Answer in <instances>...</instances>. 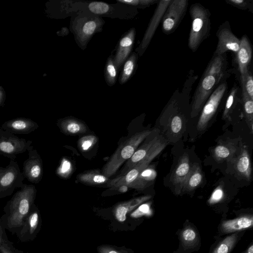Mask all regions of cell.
Segmentation results:
<instances>
[{
	"mask_svg": "<svg viewBox=\"0 0 253 253\" xmlns=\"http://www.w3.org/2000/svg\"><path fill=\"white\" fill-rule=\"evenodd\" d=\"M197 78L194 71L190 70L182 89L175 90L160 115V127L167 141H177L185 130L191 111L190 94Z\"/></svg>",
	"mask_w": 253,
	"mask_h": 253,
	"instance_id": "obj_1",
	"label": "cell"
},
{
	"mask_svg": "<svg viewBox=\"0 0 253 253\" xmlns=\"http://www.w3.org/2000/svg\"><path fill=\"white\" fill-rule=\"evenodd\" d=\"M231 72V70L228 67L226 53L213 54L192 98L191 118H195L200 113L211 94L220 84L227 80Z\"/></svg>",
	"mask_w": 253,
	"mask_h": 253,
	"instance_id": "obj_2",
	"label": "cell"
},
{
	"mask_svg": "<svg viewBox=\"0 0 253 253\" xmlns=\"http://www.w3.org/2000/svg\"><path fill=\"white\" fill-rule=\"evenodd\" d=\"M37 190L33 185L24 184L8 201L0 217L6 230L17 235L30 212L36 198Z\"/></svg>",
	"mask_w": 253,
	"mask_h": 253,
	"instance_id": "obj_3",
	"label": "cell"
},
{
	"mask_svg": "<svg viewBox=\"0 0 253 253\" xmlns=\"http://www.w3.org/2000/svg\"><path fill=\"white\" fill-rule=\"evenodd\" d=\"M104 23L101 17L82 11L72 15L70 30L78 46L84 50L93 36L102 31Z\"/></svg>",
	"mask_w": 253,
	"mask_h": 253,
	"instance_id": "obj_4",
	"label": "cell"
},
{
	"mask_svg": "<svg viewBox=\"0 0 253 253\" xmlns=\"http://www.w3.org/2000/svg\"><path fill=\"white\" fill-rule=\"evenodd\" d=\"M189 13L192 19L188 45L192 52L198 49L203 42L210 35L211 12L200 3L192 4Z\"/></svg>",
	"mask_w": 253,
	"mask_h": 253,
	"instance_id": "obj_5",
	"label": "cell"
},
{
	"mask_svg": "<svg viewBox=\"0 0 253 253\" xmlns=\"http://www.w3.org/2000/svg\"><path fill=\"white\" fill-rule=\"evenodd\" d=\"M151 132L149 130L138 132L121 144L104 167L102 173L108 178L113 175L125 161L131 158L139 145Z\"/></svg>",
	"mask_w": 253,
	"mask_h": 253,
	"instance_id": "obj_6",
	"label": "cell"
},
{
	"mask_svg": "<svg viewBox=\"0 0 253 253\" xmlns=\"http://www.w3.org/2000/svg\"><path fill=\"white\" fill-rule=\"evenodd\" d=\"M82 11L92 14L111 18L129 19L137 14L136 8L119 3L109 4L102 1H84Z\"/></svg>",
	"mask_w": 253,
	"mask_h": 253,
	"instance_id": "obj_7",
	"label": "cell"
},
{
	"mask_svg": "<svg viewBox=\"0 0 253 253\" xmlns=\"http://www.w3.org/2000/svg\"><path fill=\"white\" fill-rule=\"evenodd\" d=\"M227 93L228 84L225 80L215 89L204 105L197 123L198 130L202 131L207 128Z\"/></svg>",
	"mask_w": 253,
	"mask_h": 253,
	"instance_id": "obj_8",
	"label": "cell"
},
{
	"mask_svg": "<svg viewBox=\"0 0 253 253\" xmlns=\"http://www.w3.org/2000/svg\"><path fill=\"white\" fill-rule=\"evenodd\" d=\"M168 142L165 137L156 135L146 141L137 148L131 158L127 160L123 173L129 170L140 161L146 159H154L166 147Z\"/></svg>",
	"mask_w": 253,
	"mask_h": 253,
	"instance_id": "obj_9",
	"label": "cell"
},
{
	"mask_svg": "<svg viewBox=\"0 0 253 253\" xmlns=\"http://www.w3.org/2000/svg\"><path fill=\"white\" fill-rule=\"evenodd\" d=\"M24 178L17 163L13 160L5 168L0 167V199L11 195L16 188H21Z\"/></svg>",
	"mask_w": 253,
	"mask_h": 253,
	"instance_id": "obj_10",
	"label": "cell"
},
{
	"mask_svg": "<svg viewBox=\"0 0 253 253\" xmlns=\"http://www.w3.org/2000/svg\"><path fill=\"white\" fill-rule=\"evenodd\" d=\"M188 5L187 0H171L161 21L162 30L166 35L173 33L184 17Z\"/></svg>",
	"mask_w": 253,
	"mask_h": 253,
	"instance_id": "obj_11",
	"label": "cell"
},
{
	"mask_svg": "<svg viewBox=\"0 0 253 253\" xmlns=\"http://www.w3.org/2000/svg\"><path fill=\"white\" fill-rule=\"evenodd\" d=\"M171 0H161L157 3L142 41L135 49L138 56H141L147 48Z\"/></svg>",
	"mask_w": 253,
	"mask_h": 253,
	"instance_id": "obj_12",
	"label": "cell"
},
{
	"mask_svg": "<svg viewBox=\"0 0 253 253\" xmlns=\"http://www.w3.org/2000/svg\"><path fill=\"white\" fill-rule=\"evenodd\" d=\"M217 43L213 54L221 55L231 51L236 54L239 49L240 40L232 32L228 21L221 24L216 32Z\"/></svg>",
	"mask_w": 253,
	"mask_h": 253,
	"instance_id": "obj_13",
	"label": "cell"
},
{
	"mask_svg": "<svg viewBox=\"0 0 253 253\" xmlns=\"http://www.w3.org/2000/svg\"><path fill=\"white\" fill-rule=\"evenodd\" d=\"M31 143V141L19 138L7 130L0 129V153L5 156L15 157L28 150Z\"/></svg>",
	"mask_w": 253,
	"mask_h": 253,
	"instance_id": "obj_14",
	"label": "cell"
},
{
	"mask_svg": "<svg viewBox=\"0 0 253 253\" xmlns=\"http://www.w3.org/2000/svg\"><path fill=\"white\" fill-rule=\"evenodd\" d=\"M41 218L39 210L35 204L25 218L19 233L16 235L22 242H32L40 230Z\"/></svg>",
	"mask_w": 253,
	"mask_h": 253,
	"instance_id": "obj_15",
	"label": "cell"
},
{
	"mask_svg": "<svg viewBox=\"0 0 253 253\" xmlns=\"http://www.w3.org/2000/svg\"><path fill=\"white\" fill-rule=\"evenodd\" d=\"M135 36V29L132 28L120 38L118 42L114 56V63L118 71L130 55L133 47Z\"/></svg>",
	"mask_w": 253,
	"mask_h": 253,
	"instance_id": "obj_16",
	"label": "cell"
},
{
	"mask_svg": "<svg viewBox=\"0 0 253 253\" xmlns=\"http://www.w3.org/2000/svg\"><path fill=\"white\" fill-rule=\"evenodd\" d=\"M29 158L24 162L23 175L33 183L40 181L42 173V160L36 150H33L31 146L28 148Z\"/></svg>",
	"mask_w": 253,
	"mask_h": 253,
	"instance_id": "obj_17",
	"label": "cell"
},
{
	"mask_svg": "<svg viewBox=\"0 0 253 253\" xmlns=\"http://www.w3.org/2000/svg\"><path fill=\"white\" fill-rule=\"evenodd\" d=\"M152 160V159H146L140 161L127 171L111 180L108 184V186L113 189H117L122 185L128 187L137 178L141 171L148 167Z\"/></svg>",
	"mask_w": 253,
	"mask_h": 253,
	"instance_id": "obj_18",
	"label": "cell"
},
{
	"mask_svg": "<svg viewBox=\"0 0 253 253\" xmlns=\"http://www.w3.org/2000/svg\"><path fill=\"white\" fill-rule=\"evenodd\" d=\"M191 166L187 153H184L179 159L171 176V181L175 188V192L179 194L182 191L185 182L190 172Z\"/></svg>",
	"mask_w": 253,
	"mask_h": 253,
	"instance_id": "obj_19",
	"label": "cell"
},
{
	"mask_svg": "<svg viewBox=\"0 0 253 253\" xmlns=\"http://www.w3.org/2000/svg\"><path fill=\"white\" fill-rule=\"evenodd\" d=\"M235 55L238 68L241 77L249 70L252 56V46L246 35H244L240 40V48Z\"/></svg>",
	"mask_w": 253,
	"mask_h": 253,
	"instance_id": "obj_20",
	"label": "cell"
},
{
	"mask_svg": "<svg viewBox=\"0 0 253 253\" xmlns=\"http://www.w3.org/2000/svg\"><path fill=\"white\" fill-rule=\"evenodd\" d=\"M253 224V218L252 215H243L223 221L220 229L224 234L235 233L251 228Z\"/></svg>",
	"mask_w": 253,
	"mask_h": 253,
	"instance_id": "obj_21",
	"label": "cell"
},
{
	"mask_svg": "<svg viewBox=\"0 0 253 253\" xmlns=\"http://www.w3.org/2000/svg\"><path fill=\"white\" fill-rule=\"evenodd\" d=\"M237 149L236 143L233 140L219 142L213 148L212 154L214 159L218 162L230 160Z\"/></svg>",
	"mask_w": 253,
	"mask_h": 253,
	"instance_id": "obj_22",
	"label": "cell"
},
{
	"mask_svg": "<svg viewBox=\"0 0 253 253\" xmlns=\"http://www.w3.org/2000/svg\"><path fill=\"white\" fill-rule=\"evenodd\" d=\"M151 195H145L132 199L128 201L118 205L115 210L116 219L120 222H124L126 219V215L144 202L149 200Z\"/></svg>",
	"mask_w": 253,
	"mask_h": 253,
	"instance_id": "obj_23",
	"label": "cell"
},
{
	"mask_svg": "<svg viewBox=\"0 0 253 253\" xmlns=\"http://www.w3.org/2000/svg\"><path fill=\"white\" fill-rule=\"evenodd\" d=\"M37 124L31 121L17 119L4 123L1 126L12 133H29L36 129Z\"/></svg>",
	"mask_w": 253,
	"mask_h": 253,
	"instance_id": "obj_24",
	"label": "cell"
},
{
	"mask_svg": "<svg viewBox=\"0 0 253 253\" xmlns=\"http://www.w3.org/2000/svg\"><path fill=\"white\" fill-rule=\"evenodd\" d=\"M242 102L241 87L236 84L232 86L228 95L222 114V119L231 121L232 114L235 107Z\"/></svg>",
	"mask_w": 253,
	"mask_h": 253,
	"instance_id": "obj_25",
	"label": "cell"
},
{
	"mask_svg": "<svg viewBox=\"0 0 253 253\" xmlns=\"http://www.w3.org/2000/svg\"><path fill=\"white\" fill-rule=\"evenodd\" d=\"M235 169L237 173L248 180L251 179L252 168L250 157L246 147L243 148L237 158Z\"/></svg>",
	"mask_w": 253,
	"mask_h": 253,
	"instance_id": "obj_26",
	"label": "cell"
},
{
	"mask_svg": "<svg viewBox=\"0 0 253 253\" xmlns=\"http://www.w3.org/2000/svg\"><path fill=\"white\" fill-rule=\"evenodd\" d=\"M59 127L63 133L68 135L82 134L87 130L85 124L75 118L62 119L59 124Z\"/></svg>",
	"mask_w": 253,
	"mask_h": 253,
	"instance_id": "obj_27",
	"label": "cell"
},
{
	"mask_svg": "<svg viewBox=\"0 0 253 253\" xmlns=\"http://www.w3.org/2000/svg\"><path fill=\"white\" fill-rule=\"evenodd\" d=\"M203 173L200 166L193 164L185 182L182 191H191L199 186L203 180Z\"/></svg>",
	"mask_w": 253,
	"mask_h": 253,
	"instance_id": "obj_28",
	"label": "cell"
},
{
	"mask_svg": "<svg viewBox=\"0 0 253 253\" xmlns=\"http://www.w3.org/2000/svg\"><path fill=\"white\" fill-rule=\"evenodd\" d=\"M138 56L136 52H133L123 64V67L119 79L121 84H125L133 75L137 68Z\"/></svg>",
	"mask_w": 253,
	"mask_h": 253,
	"instance_id": "obj_29",
	"label": "cell"
},
{
	"mask_svg": "<svg viewBox=\"0 0 253 253\" xmlns=\"http://www.w3.org/2000/svg\"><path fill=\"white\" fill-rule=\"evenodd\" d=\"M77 178L81 182L88 185L102 184L109 180L108 177L96 170L80 173L78 175Z\"/></svg>",
	"mask_w": 253,
	"mask_h": 253,
	"instance_id": "obj_30",
	"label": "cell"
},
{
	"mask_svg": "<svg viewBox=\"0 0 253 253\" xmlns=\"http://www.w3.org/2000/svg\"><path fill=\"white\" fill-rule=\"evenodd\" d=\"M239 233L235 232L222 240L211 253H230L239 239Z\"/></svg>",
	"mask_w": 253,
	"mask_h": 253,
	"instance_id": "obj_31",
	"label": "cell"
},
{
	"mask_svg": "<svg viewBox=\"0 0 253 253\" xmlns=\"http://www.w3.org/2000/svg\"><path fill=\"white\" fill-rule=\"evenodd\" d=\"M241 91L244 114L249 128L252 133L253 130V100L250 98L244 90L241 89Z\"/></svg>",
	"mask_w": 253,
	"mask_h": 253,
	"instance_id": "obj_32",
	"label": "cell"
},
{
	"mask_svg": "<svg viewBox=\"0 0 253 253\" xmlns=\"http://www.w3.org/2000/svg\"><path fill=\"white\" fill-rule=\"evenodd\" d=\"M118 70L114 61V56L111 55L106 62L104 68V77L108 85L112 86L117 81Z\"/></svg>",
	"mask_w": 253,
	"mask_h": 253,
	"instance_id": "obj_33",
	"label": "cell"
},
{
	"mask_svg": "<svg viewBox=\"0 0 253 253\" xmlns=\"http://www.w3.org/2000/svg\"><path fill=\"white\" fill-rule=\"evenodd\" d=\"M180 236L183 246L186 248L193 247L197 241V234L191 227L184 228L181 231Z\"/></svg>",
	"mask_w": 253,
	"mask_h": 253,
	"instance_id": "obj_34",
	"label": "cell"
},
{
	"mask_svg": "<svg viewBox=\"0 0 253 253\" xmlns=\"http://www.w3.org/2000/svg\"><path fill=\"white\" fill-rule=\"evenodd\" d=\"M240 84L241 88L253 100V77L250 69L243 76L240 77Z\"/></svg>",
	"mask_w": 253,
	"mask_h": 253,
	"instance_id": "obj_35",
	"label": "cell"
},
{
	"mask_svg": "<svg viewBox=\"0 0 253 253\" xmlns=\"http://www.w3.org/2000/svg\"><path fill=\"white\" fill-rule=\"evenodd\" d=\"M159 0H117L118 2L134 7L136 8H145L158 3Z\"/></svg>",
	"mask_w": 253,
	"mask_h": 253,
	"instance_id": "obj_36",
	"label": "cell"
},
{
	"mask_svg": "<svg viewBox=\"0 0 253 253\" xmlns=\"http://www.w3.org/2000/svg\"><path fill=\"white\" fill-rule=\"evenodd\" d=\"M97 141V137L95 135H85L79 139L78 145L81 150L85 151L91 148Z\"/></svg>",
	"mask_w": 253,
	"mask_h": 253,
	"instance_id": "obj_37",
	"label": "cell"
},
{
	"mask_svg": "<svg viewBox=\"0 0 253 253\" xmlns=\"http://www.w3.org/2000/svg\"><path fill=\"white\" fill-rule=\"evenodd\" d=\"M228 4L241 10H247L253 12V0H224Z\"/></svg>",
	"mask_w": 253,
	"mask_h": 253,
	"instance_id": "obj_38",
	"label": "cell"
},
{
	"mask_svg": "<svg viewBox=\"0 0 253 253\" xmlns=\"http://www.w3.org/2000/svg\"><path fill=\"white\" fill-rule=\"evenodd\" d=\"M151 213L150 205L148 203L140 205L131 213L133 218H138L143 215H149Z\"/></svg>",
	"mask_w": 253,
	"mask_h": 253,
	"instance_id": "obj_39",
	"label": "cell"
},
{
	"mask_svg": "<svg viewBox=\"0 0 253 253\" xmlns=\"http://www.w3.org/2000/svg\"><path fill=\"white\" fill-rule=\"evenodd\" d=\"M71 163L67 159H63L58 168L57 173L61 176H68L72 171Z\"/></svg>",
	"mask_w": 253,
	"mask_h": 253,
	"instance_id": "obj_40",
	"label": "cell"
},
{
	"mask_svg": "<svg viewBox=\"0 0 253 253\" xmlns=\"http://www.w3.org/2000/svg\"><path fill=\"white\" fill-rule=\"evenodd\" d=\"M2 221L0 218V247L2 245H14L13 243L8 239Z\"/></svg>",
	"mask_w": 253,
	"mask_h": 253,
	"instance_id": "obj_41",
	"label": "cell"
},
{
	"mask_svg": "<svg viewBox=\"0 0 253 253\" xmlns=\"http://www.w3.org/2000/svg\"><path fill=\"white\" fill-rule=\"evenodd\" d=\"M223 196V192L222 190L220 188L218 187L215 189L212 194L211 196L209 199V203L210 204L216 203L220 201Z\"/></svg>",
	"mask_w": 253,
	"mask_h": 253,
	"instance_id": "obj_42",
	"label": "cell"
},
{
	"mask_svg": "<svg viewBox=\"0 0 253 253\" xmlns=\"http://www.w3.org/2000/svg\"><path fill=\"white\" fill-rule=\"evenodd\" d=\"M0 253H24V252L15 248L14 245H2L0 247Z\"/></svg>",
	"mask_w": 253,
	"mask_h": 253,
	"instance_id": "obj_43",
	"label": "cell"
},
{
	"mask_svg": "<svg viewBox=\"0 0 253 253\" xmlns=\"http://www.w3.org/2000/svg\"><path fill=\"white\" fill-rule=\"evenodd\" d=\"M99 253H125L109 247H101L99 248Z\"/></svg>",
	"mask_w": 253,
	"mask_h": 253,
	"instance_id": "obj_44",
	"label": "cell"
},
{
	"mask_svg": "<svg viewBox=\"0 0 253 253\" xmlns=\"http://www.w3.org/2000/svg\"><path fill=\"white\" fill-rule=\"evenodd\" d=\"M128 188V187L126 185H122L119 187L117 189H118L120 192L125 193L127 191Z\"/></svg>",
	"mask_w": 253,
	"mask_h": 253,
	"instance_id": "obj_45",
	"label": "cell"
},
{
	"mask_svg": "<svg viewBox=\"0 0 253 253\" xmlns=\"http://www.w3.org/2000/svg\"><path fill=\"white\" fill-rule=\"evenodd\" d=\"M243 253H253V245L251 244L250 247Z\"/></svg>",
	"mask_w": 253,
	"mask_h": 253,
	"instance_id": "obj_46",
	"label": "cell"
},
{
	"mask_svg": "<svg viewBox=\"0 0 253 253\" xmlns=\"http://www.w3.org/2000/svg\"><path fill=\"white\" fill-rule=\"evenodd\" d=\"M28 253V252H27V253Z\"/></svg>",
	"mask_w": 253,
	"mask_h": 253,
	"instance_id": "obj_47",
	"label": "cell"
}]
</instances>
